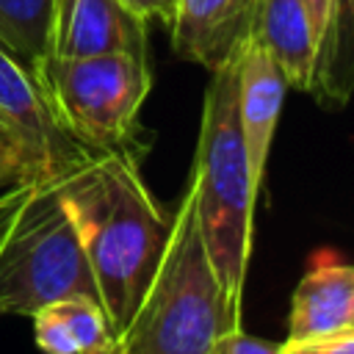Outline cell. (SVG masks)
<instances>
[{
  "mask_svg": "<svg viewBox=\"0 0 354 354\" xmlns=\"http://www.w3.org/2000/svg\"><path fill=\"white\" fill-rule=\"evenodd\" d=\"M55 185L119 337L160 263L171 216L147 188L138 155L130 152H94L55 177Z\"/></svg>",
  "mask_w": 354,
  "mask_h": 354,
  "instance_id": "cell-1",
  "label": "cell"
},
{
  "mask_svg": "<svg viewBox=\"0 0 354 354\" xmlns=\"http://www.w3.org/2000/svg\"><path fill=\"white\" fill-rule=\"evenodd\" d=\"M282 354H354V326L307 343H282Z\"/></svg>",
  "mask_w": 354,
  "mask_h": 354,
  "instance_id": "cell-17",
  "label": "cell"
},
{
  "mask_svg": "<svg viewBox=\"0 0 354 354\" xmlns=\"http://www.w3.org/2000/svg\"><path fill=\"white\" fill-rule=\"evenodd\" d=\"M33 340L44 354H108L116 348V332L100 299L66 296L39 307L33 315Z\"/></svg>",
  "mask_w": 354,
  "mask_h": 354,
  "instance_id": "cell-11",
  "label": "cell"
},
{
  "mask_svg": "<svg viewBox=\"0 0 354 354\" xmlns=\"http://www.w3.org/2000/svg\"><path fill=\"white\" fill-rule=\"evenodd\" d=\"M188 185L194 188L196 221L213 271L227 299L243 310L260 185L252 174L235 111V55L210 72Z\"/></svg>",
  "mask_w": 354,
  "mask_h": 354,
  "instance_id": "cell-2",
  "label": "cell"
},
{
  "mask_svg": "<svg viewBox=\"0 0 354 354\" xmlns=\"http://www.w3.org/2000/svg\"><path fill=\"white\" fill-rule=\"evenodd\" d=\"M33 72L58 124L88 152L141 155L138 111L152 88L141 55L108 53L86 58L44 55Z\"/></svg>",
  "mask_w": 354,
  "mask_h": 354,
  "instance_id": "cell-5",
  "label": "cell"
},
{
  "mask_svg": "<svg viewBox=\"0 0 354 354\" xmlns=\"http://www.w3.org/2000/svg\"><path fill=\"white\" fill-rule=\"evenodd\" d=\"M257 0H177L171 50L207 72L227 64L249 36Z\"/></svg>",
  "mask_w": 354,
  "mask_h": 354,
  "instance_id": "cell-9",
  "label": "cell"
},
{
  "mask_svg": "<svg viewBox=\"0 0 354 354\" xmlns=\"http://www.w3.org/2000/svg\"><path fill=\"white\" fill-rule=\"evenodd\" d=\"M348 326H354V304H351V324Z\"/></svg>",
  "mask_w": 354,
  "mask_h": 354,
  "instance_id": "cell-20",
  "label": "cell"
},
{
  "mask_svg": "<svg viewBox=\"0 0 354 354\" xmlns=\"http://www.w3.org/2000/svg\"><path fill=\"white\" fill-rule=\"evenodd\" d=\"M304 6V14L310 19V28H313V39H315V53H318V44L324 39V30L329 25V11H332V0H301Z\"/></svg>",
  "mask_w": 354,
  "mask_h": 354,
  "instance_id": "cell-19",
  "label": "cell"
},
{
  "mask_svg": "<svg viewBox=\"0 0 354 354\" xmlns=\"http://www.w3.org/2000/svg\"><path fill=\"white\" fill-rule=\"evenodd\" d=\"M249 36L271 53L290 88L310 91L315 39L301 0H257Z\"/></svg>",
  "mask_w": 354,
  "mask_h": 354,
  "instance_id": "cell-12",
  "label": "cell"
},
{
  "mask_svg": "<svg viewBox=\"0 0 354 354\" xmlns=\"http://www.w3.org/2000/svg\"><path fill=\"white\" fill-rule=\"evenodd\" d=\"M351 304L354 266L335 257L315 263L293 290L285 343H307L346 329L351 324Z\"/></svg>",
  "mask_w": 354,
  "mask_h": 354,
  "instance_id": "cell-10",
  "label": "cell"
},
{
  "mask_svg": "<svg viewBox=\"0 0 354 354\" xmlns=\"http://www.w3.org/2000/svg\"><path fill=\"white\" fill-rule=\"evenodd\" d=\"M108 354H116V348H111V351H108Z\"/></svg>",
  "mask_w": 354,
  "mask_h": 354,
  "instance_id": "cell-21",
  "label": "cell"
},
{
  "mask_svg": "<svg viewBox=\"0 0 354 354\" xmlns=\"http://www.w3.org/2000/svg\"><path fill=\"white\" fill-rule=\"evenodd\" d=\"M55 0H0V47L33 66L50 53Z\"/></svg>",
  "mask_w": 354,
  "mask_h": 354,
  "instance_id": "cell-14",
  "label": "cell"
},
{
  "mask_svg": "<svg viewBox=\"0 0 354 354\" xmlns=\"http://www.w3.org/2000/svg\"><path fill=\"white\" fill-rule=\"evenodd\" d=\"M0 119L11 124L14 133L30 147L47 180L61 177L64 171L94 155L58 124L33 66H28L3 47H0Z\"/></svg>",
  "mask_w": 354,
  "mask_h": 354,
  "instance_id": "cell-6",
  "label": "cell"
},
{
  "mask_svg": "<svg viewBox=\"0 0 354 354\" xmlns=\"http://www.w3.org/2000/svg\"><path fill=\"white\" fill-rule=\"evenodd\" d=\"M241 326V310L227 299L207 257L194 188L185 185L171 216L160 263L116 337V354H207L213 340Z\"/></svg>",
  "mask_w": 354,
  "mask_h": 354,
  "instance_id": "cell-3",
  "label": "cell"
},
{
  "mask_svg": "<svg viewBox=\"0 0 354 354\" xmlns=\"http://www.w3.org/2000/svg\"><path fill=\"white\" fill-rule=\"evenodd\" d=\"M310 94L326 111L354 97V0H332L329 25L315 53Z\"/></svg>",
  "mask_w": 354,
  "mask_h": 354,
  "instance_id": "cell-13",
  "label": "cell"
},
{
  "mask_svg": "<svg viewBox=\"0 0 354 354\" xmlns=\"http://www.w3.org/2000/svg\"><path fill=\"white\" fill-rule=\"evenodd\" d=\"M285 88V75L271 53L254 36H246L235 53V111L257 185H263L266 177Z\"/></svg>",
  "mask_w": 354,
  "mask_h": 354,
  "instance_id": "cell-8",
  "label": "cell"
},
{
  "mask_svg": "<svg viewBox=\"0 0 354 354\" xmlns=\"http://www.w3.org/2000/svg\"><path fill=\"white\" fill-rule=\"evenodd\" d=\"M108 53L147 58V19L124 0H55L47 55L86 58Z\"/></svg>",
  "mask_w": 354,
  "mask_h": 354,
  "instance_id": "cell-7",
  "label": "cell"
},
{
  "mask_svg": "<svg viewBox=\"0 0 354 354\" xmlns=\"http://www.w3.org/2000/svg\"><path fill=\"white\" fill-rule=\"evenodd\" d=\"M141 19H160L166 25H171L174 19V8L177 0H124Z\"/></svg>",
  "mask_w": 354,
  "mask_h": 354,
  "instance_id": "cell-18",
  "label": "cell"
},
{
  "mask_svg": "<svg viewBox=\"0 0 354 354\" xmlns=\"http://www.w3.org/2000/svg\"><path fill=\"white\" fill-rule=\"evenodd\" d=\"M100 299L75 221L55 180H30L0 196V315H33L66 299Z\"/></svg>",
  "mask_w": 354,
  "mask_h": 354,
  "instance_id": "cell-4",
  "label": "cell"
},
{
  "mask_svg": "<svg viewBox=\"0 0 354 354\" xmlns=\"http://www.w3.org/2000/svg\"><path fill=\"white\" fill-rule=\"evenodd\" d=\"M30 180H47V177L41 174V166L30 152V147L14 133L11 124L0 119V191H8Z\"/></svg>",
  "mask_w": 354,
  "mask_h": 354,
  "instance_id": "cell-15",
  "label": "cell"
},
{
  "mask_svg": "<svg viewBox=\"0 0 354 354\" xmlns=\"http://www.w3.org/2000/svg\"><path fill=\"white\" fill-rule=\"evenodd\" d=\"M207 354H282V343H271L243 332V326H232L213 340Z\"/></svg>",
  "mask_w": 354,
  "mask_h": 354,
  "instance_id": "cell-16",
  "label": "cell"
}]
</instances>
